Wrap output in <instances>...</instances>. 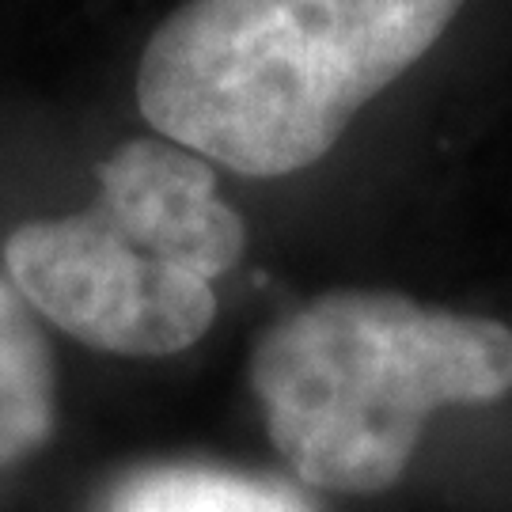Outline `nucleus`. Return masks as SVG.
<instances>
[{
    "label": "nucleus",
    "mask_w": 512,
    "mask_h": 512,
    "mask_svg": "<svg viewBox=\"0 0 512 512\" xmlns=\"http://www.w3.org/2000/svg\"><path fill=\"white\" fill-rule=\"evenodd\" d=\"M129 220L164 239L205 281H217L247 251V224L220 198L217 171L171 141H126L99 164V194Z\"/></svg>",
    "instance_id": "4"
},
{
    "label": "nucleus",
    "mask_w": 512,
    "mask_h": 512,
    "mask_svg": "<svg viewBox=\"0 0 512 512\" xmlns=\"http://www.w3.org/2000/svg\"><path fill=\"white\" fill-rule=\"evenodd\" d=\"M103 512H315V505L277 478L213 463H152L122 478Z\"/></svg>",
    "instance_id": "6"
},
{
    "label": "nucleus",
    "mask_w": 512,
    "mask_h": 512,
    "mask_svg": "<svg viewBox=\"0 0 512 512\" xmlns=\"http://www.w3.org/2000/svg\"><path fill=\"white\" fill-rule=\"evenodd\" d=\"M57 418L50 342L19 289L0 274V467L38 452Z\"/></svg>",
    "instance_id": "5"
},
{
    "label": "nucleus",
    "mask_w": 512,
    "mask_h": 512,
    "mask_svg": "<svg viewBox=\"0 0 512 512\" xmlns=\"http://www.w3.org/2000/svg\"><path fill=\"white\" fill-rule=\"evenodd\" d=\"M4 266L54 327L118 357L183 353L217 319L213 281L99 198L73 217L19 224L4 239Z\"/></svg>",
    "instance_id": "3"
},
{
    "label": "nucleus",
    "mask_w": 512,
    "mask_h": 512,
    "mask_svg": "<svg viewBox=\"0 0 512 512\" xmlns=\"http://www.w3.org/2000/svg\"><path fill=\"white\" fill-rule=\"evenodd\" d=\"M467 0H186L152 31L137 107L164 141L239 175L319 164Z\"/></svg>",
    "instance_id": "1"
},
{
    "label": "nucleus",
    "mask_w": 512,
    "mask_h": 512,
    "mask_svg": "<svg viewBox=\"0 0 512 512\" xmlns=\"http://www.w3.org/2000/svg\"><path fill=\"white\" fill-rule=\"evenodd\" d=\"M251 387L296 478L330 494H384L437 410L509 395L512 330L399 293L338 289L258 338Z\"/></svg>",
    "instance_id": "2"
}]
</instances>
